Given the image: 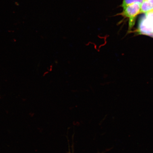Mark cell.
Here are the masks:
<instances>
[{
  "instance_id": "obj_1",
  "label": "cell",
  "mask_w": 153,
  "mask_h": 153,
  "mask_svg": "<svg viewBox=\"0 0 153 153\" xmlns=\"http://www.w3.org/2000/svg\"><path fill=\"white\" fill-rule=\"evenodd\" d=\"M135 32L138 35L153 38V10L145 13L140 20L138 27Z\"/></svg>"
},
{
  "instance_id": "obj_2",
  "label": "cell",
  "mask_w": 153,
  "mask_h": 153,
  "mask_svg": "<svg viewBox=\"0 0 153 153\" xmlns=\"http://www.w3.org/2000/svg\"><path fill=\"white\" fill-rule=\"evenodd\" d=\"M141 7V4H133L126 7L123 12L118 14L129 19V30H131L134 25L137 15L140 14Z\"/></svg>"
},
{
  "instance_id": "obj_3",
  "label": "cell",
  "mask_w": 153,
  "mask_h": 153,
  "mask_svg": "<svg viewBox=\"0 0 153 153\" xmlns=\"http://www.w3.org/2000/svg\"><path fill=\"white\" fill-rule=\"evenodd\" d=\"M153 10V0H144L141 4L140 14Z\"/></svg>"
},
{
  "instance_id": "obj_4",
  "label": "cell",
  "mask_w": 153,
  "mask_h": 153,
  "mask_svg": "<svg viewBox=\"0 0 153 153\" xmlns=\"http://www.w3.org/2000/svg\"><path fill=\"white\" fill-rule=\"evenodd\" d=\"M144 0H123L121 7L123 9L128 5L135 3H139L142 4Z\"/></svg>"
}]
</instances>
